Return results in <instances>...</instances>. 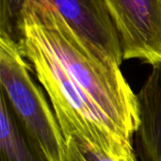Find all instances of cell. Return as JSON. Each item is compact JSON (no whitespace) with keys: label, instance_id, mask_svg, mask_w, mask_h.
<instances>
[{"label":"cell","instance_id":"6da1fadb","mask_svg":"<svg viewBox=\"0 0 161 161\" xmlns=\"http://www.w3.org/2000/svg\"><path fill=\"white\" fill-rule=\"evenodd\" d=\"M27 27L55 56L67 87L95 104L130 139L138 128L137 94L120 66L95 54L50 2L26 0L16 25Z\"/></svg>","mask_w":161,"mask_h":161},{"label":"cell","instance_id":"7a4b0ae2","mask_svg":"<svg viewBox=\"0 0 161 161\" xmlns=\"http://www.w3.org/2000/svg\"><path fill=\"white\" fill-rule=\"evenodd\" d=\"M18 43L0 35L1 92L32 142L49 161H65L66 141L53 109L30 75Z\"/></svg>","mask_w":161,"mask_h":161},{"label":"cell","instance_id":"3957f363","mask_svg":"<svg viewBox=\"0 0 161 161\" xmlns=\"http://www.w3.org/2000/svg\"><path fill=\"white\" fill-rule=\"evenodd\" d=\"M26 0H0V35L14 41L21 8ZM66 19L86 44L104 60L121 67L118 32L102 0H45Z\"/></svg>","mask_w":161,"mask_h":161},{"label":"cell","instance_id":"277c9868","mask_svg":"<svg viewBox=\"0 0 161 161\" xmlns=\"http://www.w3.org/2000/svg\"><path fill=\"white\" fill-rule=\"evenodd\" d=\"M118 32L124 59L161 63V0H102Z\"/></svg>","mask_w":161,"mask_h":161},{"label":"cell","instance_id":"5b68a950","mask_svg":"<svg viewBox=\"0 0 161 161\" xmlns=\"http://www.w3.org/2000/svg\"><path fill=\"white\" fill-rule=\"evenodd\" d=\"M140 123L135 132L136 154L142 161H161V63L137 93Z\"/></svg>","mask_w":161,"mask_h":161},{"label":"cell","instance_id":"8992f818","mask_svg":"<svg viewBox=\"0 0 161 161\" xmlns=\"http://www.w3.org/2000/svg\"><path fill=\"white\" fill-rule=\"evenodd\" d=\"M1 161H49L32 142L5 96L0 93Z\"/></svg>","mask_w":161,"mask_h":161},{"label":"cell","instance_id":"52a82bcc","mask_svg":"<svg viewBox=\"0 0 161 161\" xmlns=\"http://www.w3.org/2000/svg\"><path fill=\"white\" fill-rule=\"evenodd\" d=\"M65 141V161H138L136 155L122 158L111 156L75 135L66 137Z\"/></svg>","mask_w":161,"mask_h":161}]
</instances>
